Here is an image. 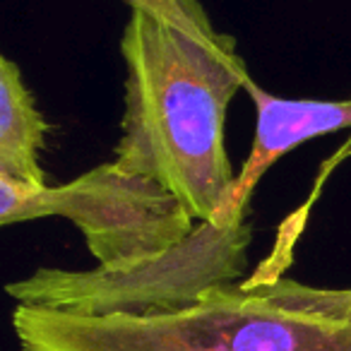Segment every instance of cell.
Returning <instances> with one entry per match:
<instances>
[{"instance_id":"cell-5","label":"cell","mask_w":351,"mask_h":351,"mask_svg":"<svg viewBox=\"0 0 351 351\" xmlns=\"http://www.w3.org/2000/svg\"><path fill=\"white\" fill-rule=\"evenodd\" d=\"M245 92L255 106V137L250 154L236 173L234 191L226 205V226L248 221V207L260 178L284 154L332 132L351 130V99L320 101V99H284L263 89L253 77L245 82Z\"/></svg>"},{"instance_id":"cell-1","label":"cell","mask_w":351,"mask_h":351,"mask_svg":"<svg viewBox=\"0 0 351 351\" xmlns=\"http://www.w3.org/2000/svg\"><path fill=\"white\" fill-rule=\"evenodd\" d=\"M128 25L121 140L113 161L173 193L197 221L226 229L236 173L226 113L250 70L200 0H121Z\"/></svg>"},{"instance_id":"cell-6","label":"cell","mask_w":351,"mask_h":351,"mask_svg":"<svg viewBox=\"0 0 351 351\" xmlns=\"http://www.w3.org/2000/svg\"><path fill=\"white\" fill-rule=\"evenodd\" d=\"M51 123L36 106L25 84L20 63L0 58V176L29 188L49 186L41 166V152Z\"/></svg>"},{"instance_id":"cell-2","label":"cell","mask_w":351,"mask_h":351,"mask_svg":"<svg viewBox=\"0 0 351 351\" xmlns=\"http://www.w3.org/2000/svg\"><path fill=\"white\" fill-rule=\"evenodd\" d=\"M20 351H351L349 289L291 277L221 284L191 308L152 315L12 311Z\"/></svg>"},{"instance_id":"cell-4","label":"cell","mask_w":351,"mask_h":351,"mask_svg":"<svg viewBox=\"0 0 351 351\" xmlns=\"http://www.w3.org/2000/svg\"><path fill=\"white\" fill-rule=\"evenodd\" d=\"M63 217L84 236L99 267L123 269L173 248L200 221L149 176L106 161L58 186L29 188L0 176V224Z\"/></svg>"},{"instance_id":"cell-3","label":"cell","mask_w":351,"mask_h":351,"mask_svg":"<svg viewBox=\"0 0 351 351\" xmlns=\"http://www.w3.org/2000/svg\"><path fill=\"white\" fill-rule=\"evenodd\" d=\"M250 243V221L226 229L200 221L181 243L130 267H39L5 291L17 306L75 315L173 313L195 306L210 289L243 282Z\"/></svg>"},{"instance_id":"cell-7","label":"cell","mask_w":351,"mask_h":351,"mask_svg":"<svg viewBox=\"0 0 351 351\" xmlns=\"http://www.w3.org/2000/svg\"><path fill=\"white\" fill-rule=\"evenodd\" d=\"M349 293H351V287H349Z\"/></svg>"}]
</instances>
